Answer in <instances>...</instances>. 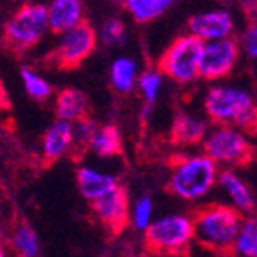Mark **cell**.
Instances as JSON below:
<instances>
[{
  "label": "cell",
  "instance_id": "1",
  "mask_svg": "<svg viewBox=\"0 0 257 257\" xmlns=\"http://www.w3.org/2000/svg\"><path fill=\"white\" fill-rule=\"evenodd\" d=\"M243 221L241 210L221 203H207L193 210L194 237L218 255H234V241Z\"/></svg>",
  "mask_w": 257,
  "mask_h": 257
},
{
  "label": "cell",
  "instance_id": "2",
  "mask_svg": "<svg viewBox=\"0 0 257 257\" xmlns=\"http://www.w3.org/2000/svg\"><path fill=\"white\" fill-rule=\"evenodd\" d=\"M167 164L171 167V176L166 191L187 202L205 196L218 180V167L205 155H175Z\"/></svg>",
  "mask_w": 257,
  "mask_h": 257
},
{
  "label": "cell",
  "instance_id": "3",
  "mask_svg": "<svg viewBox=\"0 0 257 257\" xmlns=\"http://www.w3.org/2000/svg\"><path fill=\"white\" fill-rule=\"evenodd\" d=\"M205 111L209 119L221 126H237V128L255 133L257 108L253 97L241 88L216 86L205 95Z\"/></svg>",
  "mask_w": 257,
  "mask_h": 257
},
{
  "label": "cell",
  "instance_id": "4",
  "mask_svg": "<svg viewBox=\"0 0 257 257\" xmlns=\"http://www.w3.org/2000/svg\"><path fill=\"white\" fill-rule=\"evenodd\" d=\"M144 244L153 255L189 257V244L193 241V223L185 216H167L144 228Z\"/></svg>",
  "mask_w": 257,
  "mask_h": 257
},
{
  "label": "cell",
  "instance_id": "5",
  "mask_svg": "<svg viewBox=\"0 0 257 257\" xmlns=\"http://www.w3.org/2000/svg\"><path fill=\"white\" fill-rule=\"evenodd\" d=\"M47 29V8L24 4L4 27L2 43L11 54L22 56L35 47Z\"/></svg>",
  "mask_w": 257,
  "mask_h": 257
},
{
  "label": "cell",
  "instance_id": "6",
  "mask_svg": "<svg viewBox=\"0 0 257 257\" xmlns=\"http://www.w3.org/2000/svg\"><path fill=\"white\" fill-rule=\"evenodd\" d=\"M97 45V35L90 22H79L76 27L63 33L61 42L45 56L43 65L47 69L70 72L81 67V63L90 58Z\"/></svg>",
  "mask_w": 257,
  "mask_h": 257
},
{
  "label": "cell",
  "instance_id": "7",
  "mask_svg": "<svg viewBox=\"0 0 257 257\" xmlns=\"http://www.w3.org/2000/svg\"><path fill=\"white\" fill-rule=\"evenodd\" d=\"M203 42L196 36H178L159 58L157 72H162L164 76L171 77L173 81L180 85L194 81L198 77Z\"/></svg>",
  "mask_w": 257,
  "mask_h": 257
},
{
  "label": "cell",
  "instance_id": "8",
  "mask_svg": "<svg viewBox=\"0 0 257 257\" xmlns=\"http://www.w3.org/2000/svg\"><path fill=\"white\" fill-rule=\"evenodd\" d=\"M203 155L214 164L230 167H248L255 160V148L243 133L232 126H219L203 139Z\"/></svg>",
  "mask_w": 257,
  "mask_h": 257
},
{
  "label": "cell",
  "instance_id": "9",
  "mask_svg": "<svg viewBox=\"0 0 257 257\" xmlns=\"http://www.w3.org/2000/svg\"><path fill=\"white\" fill-rule=\"evenodd\" d=\"M90 205L110 236H120L130 225V194L124 185L115 184L110 191L92 200Z\"/></svg>",
  "mask_w": 257,
  "mask_h": 257
},
{
  "label": "cell",
  "instance_id": "10",
  "mask_svg": "<svg viewBox=\"0 0 257 257\" xmlns=\"http://www.w3.org/2000/svg\"><path fill=\"white\" fill-rule=\"evenodd\" d=\"M239 60V43L234 38H221L207 43L202 49L198 77L214 81L228 76Z\"/></svg>",
  "mask_w": 257,
  "mask_h": 257
},
{
  "label": "cell",
  "instance_id": "11",
  "mask_svg": "<svg viewBox=\"0 0 257 257\" xmlns=\"http://www.w3.org/2000/svg\"><path fill=\"white\" fill-rule=\"evenodd\" d=\"M191 35L200 38L202 42L209 40L228 38L234 31V22L227 11H210V13H200L189 20Z\"/></svg>",
  "mask_w": 257,
  "mask_h": 257
},
{
  "label": "cell",
  "instance_id": "12",
  "mask_svg": "<svg viewBox=\"0 0 257 257\" xmlns=\"http://www.w3.org/2000/svg\"><path fill=\"white\" fill-rule=\"evenodd\" d=\"M70 142H72V124L67 120H56L54 124L45 132L42 141V160L43 166L51 167L58 160L63 157L65 153H69Z\"/></svg>",
  "mask_w": 257,
  "mask_h": 257
},
{
  "label": "cell",
  "instance_id": "13",
  "mask_svg": "<svg viewBox=\"0 0 257 257\" xmlns=\"http://www.w3.org/2000/svg\"><path fill=\"white\" fill-rule=\"evenodd\" d=\"M83 22L81 0H52L47 9V26L52 33L63 35Z\"/></svg>",
  "mask_w": 257,
  "mask_h": 257
},
{
  "label": "cell",
  "instance_id": "14",
  "mask_svg": "<svg viewBox=\"0 0 257 257\" xmlns=\"http://www.w3.org/2000/svg\"><path fill=\"white\" fill-rule=\"evenodd\" d=\"M56 115L60 120L77 122L90 117V101L85 92L65 88L56 97Z\"/></svg>",
  "mask_w": 257,
  "mask_h": 257
},
{
  "label": "cell",
  "instance_id": "15",
  "mask_svg": "<svg viewBox=\"0 0 257 257\" xmlns=\"http://www.w3.org/2000/svg\"><path fill=\"white\" fill-rule=\"evenodd\" d=\"M205 122L180 111L173 120L169 141L173 146H196L205 139Z\"/></svg>",
  "mask_w": 257,
  "mask_h": 257
},
{
  "label": "cell",
  "instance_id": "16",
  "mask_svg": "<svg viewBox=\"0 0 257 257\" xmlns=\"http://www.w3.org/2000/svg\"><path fill=\"white\" fill-rule=\"evenodd\" d=\"M77 187L81 191V194L86 200H95L101 194H104L106 191H110L113 185L117 184V180L113 176L101 175V173L88 169V167H79L77 169Z\"/></svg>",
  "mask_w": 257,
  "mask_h": 257
},
{
  "label": "cell",
  "instance_id": "17",
  "mask_svg": "<svg viewBox=\"0 0 257 257\" xmlns=\"http://www.w3.org/2000/svg\"><path fill=\"white\" fill-rule=\"evenodd\" d=\"M219 182H221L223 187L227 189V193L230 194V198L234 200L237 209L246 212V214H253V210H255V200H253V196H252V191H250L248 185L244 184L236 173L230 171V169H225V171L219 175Z\"/></svg>",
  "mask_w": 257,
  "mask_h": 257
},
{
  "label": "cell",
  "instance_id": "18",
  "mask_svg": "<svg viewBox=\"0 0 257 257\" xmlns=\"http://www.w3.org/2000/svg\"><path fill=\"white\" fill-rule=\"evenodd\" d=\"M90 148L95 155L104 157V159H111V157L122 155V137H120L119 128L113 124L95 128Z\"/></svg>",
  "mask_w": 257,
  "mask_h": 257
},
{
  "label": "cell",
  "instance_id": "19",
  "mask_svg": "<svg viewBox=\"0 0 257 257\" xmlns=\"http://www.w3.org/2000/svg\"><path fill=\"white\" fill-rule=\"evenodd\" d=\"M9 244L17 252L18 257H36L40 252V243L35 228L31 227L27 219L24 218L20 221H17V225L13 227Z\"/></svg>",
  "mask_w": 257,
  "mask_h": 257
},
{
  "label": "cell",
  "instance_id": "20",
  "mask_svg": "<svg viewBox=\"0 0 257 257\" xmlns=\"http://www.w3.org/2000/svg\"><path fill=\"white\" fill-rule=\"evenodd\" d=\"M175 2L176 0H124V6L135 22L148 24L166 13Z\"/></svg>",
  "mask_w": 257,
  "mask_h": 257
},
{
  "label": "cell",
  "instance_id": "21",
  "mask_svg": "<svg viewBox=\"0 0 257 257\" xmlns=\"http://www.w3.org/2000/svg\"><path fill=\"white\" fill-rule=\"evenodd\" d=\"M97 126L94 124V120L88 119L77 120L76 126H72V142H70L69 155L72 162H81L85 159V155L90 150V142L94 137V132Z\"/></svg>",
  "mask_w": 257,
  "mask_h": 257
},
{
  "label": "cell",
  "instance_id": "22",
  "mask_svg": "<svg viewBox=\"0 0 257 257\" xmlns=\"http://www.w3.org/2000/svg\"><path fill=\"white\" fill-rule=\"evenodd\" d=\"M234 253L243 257H257V223L255 218H243L234 241Z\"/></svg>",
  "mask_w": 257,
  "mask_h": 257
},
{
  "label": "cell",
  "instance_id": "23",
  "mask_svg": "<svg viewBox=\"0 0 257 257\" xmlns=\"http://www.w3.org/2000/svg\"><path fill=\"white\" fill-rule=\"evenodd\" d=\"M133 81H135V63L128 58L117 60L111 67V83L115 90L128 94L133 88Z\"/></svg>",
  "mask_w": 257,
  "mask_h": 257
},
{
  "label": "cell",
  "instance_id": "24",
  "mask_svg": "<svg viewBox=\"0 0 257 257\" xmlns=\"http://www.w3.org/2000/svg\"><path fill=\"white\" fill-rule=\"evenodd\" d=\"M20 72H22V79H24V85H26V90L31 97L36 99L38 103H43V101H47L51 97L52 86L43 77H40L35 70L29 69V67H22Z\"/></svg>",
  "mask_w": 257,
  "mask_h": 257
},
{
  "label": "cell",
  "instance_id": "25",
  "mask_svg": "<svg viewBox=\"0 0 257 257\" xmlns=\"http://www.w3.org/2000/svg\"><path fill=\"white\" fill-rule=\"evenodd\" d=\"M139 86H141L142 95L146 99V103H153L157 99V94H159L160 88V72L157 70H146L142 74L141 79H139Z\"/></svg>",
  "mask_w": 257,
  "mask_h": 257
},
{
  "label": "cell",
  "instance_id": "26",
  "mask_svg": "<svg viewBox=\"0 0 257 257\" xmlns=\"http://www.w3.org/2000/svg\"><path fill=\"white\" fill-rule=\"evenodd\" d=\"M124 35H126V27H124V24H122V20H119V18H110V20L104 22L101 36H103L106 45H117V43H120L124 40Z\"/></svg>",
  "mask_w": 257,
  "mask_h": 257
},
{
  "label": "cell",
  "instance_id": "27",
  "mask_svg": "<svg viewBox=\"0 0 257 257\" xmlns=\"http://www.w3.org/2000/svg\"><path fill=\"white\" fill-rule=\"evenodd\" d=\"M151 210H153V205H151V200L148 196L141 198L135 207V225L139 228H144L150 225V219H151Z\"/></svg>",
  "mask_w": 257,
  "mask_h": 257
},
{
  "label": "cell",
  "instance_id": "28",
  "mask_svg": "<svg viewBox=\"0 0 257 257\" xmlns=\"http://www.w3.org/2000/svg\"><path fill=\"white\" fill-rule=\"evenodd\" d=\"M257 27H255V22H252L248 27H246V33L243 35V47L244 51L248 52L252 58L257 56Z\"/></svg>",
  "mask_w": 257,
  "mask_h": 257
},
{
  "label": "cell",
  "instance_id": "29",
  "mask_svg": "<svg viewBox=\"0 0 257 257\" xmlns=\"http://www.w3.org/2000/svg\"><path fill=\"white\" fill-rule=\"evenodd\" d=\"M0 257H8V255H6V250L2 248V246H0Z\"/></svg>",
  "mask_w": 257,
  "mask_h": 257
},
{
  "label": "cell",
  "instance_id": "30",
  "mask_svg": "<svg viewBox=\"0 0 257 257\" xmlns=\"http://www.w3.org/2000/svg\"><path fill=\"white\" fill-rule=\"evenodd\" d=\"M2 234H4V230H2V225H0V237H2Z\"/></svg>",
  "mask_w": 257,
  "mask_h": 257
},
{
  "label": "cell",
  "instance_id": "31",
  "mask_svg": "<svg viewBox=\"0 0 257 257\" xmlns=\"http://www.w3.org/2000/svg\"><path fill=\"white\" fill-rule=\"evenodd\" d=\"M0 200H2V191H0Z\"/></svg>",
  "mask_w": 257,
  "mask_h": 257
},
{
  "label": "cell",
  "instance_id": "32",
  "mask_svg": "<svg viewBox=\"0 0 257 257\" xmlns=\"http://www.w3.org/2000/svg\"><path fill=\"white\" fill-rule=\"evenodd\" d=\"M17 257H18V255H17Z\"/></svg>",
  "mask_w": 257,
  "mask_h": 257
}]
</instances>
